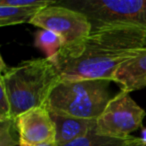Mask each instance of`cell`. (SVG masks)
I'll use <instances>...</instances> for the list:
<instances>
[{"mask_svg": "<svg viewBox=\"0 0 146 146\" xmlns=\"http://www.w3.org/2000/svg\"><path fill=\"white\" fill-rule=\"evenodd\" d=\"M30 24L52 31L62 39V48L75 46L92 32V24L84 13L58 3L40 10Z\"/></svg>", "mask_w": 146, "mask_h": 146, "instance_id": "cell-5", "label": "cell"}, {"mask_svg": "<svg viewBox=\"0 0 146 146\" xmlns=\"http://www.w3.org/2000/svg\"><path fill=\"white\" fill-rule=\"evenodd\" d=\"M1 96H0V119L1 118L10 117V103H9L8 95L3 84L0 83Z\"/></svg>", "mask_w": 146, "mask_h": 146, "instance_id": "cell-15", "label": "cell"}, {"mask_svg": "<svg viewBox=\"0 0 146 146\" xmlns=\"http://www.w3.org/2000/svg\"><path fill=\"white\" fill-rule=\"evenodd\" d=\"M140 141L142 144L146 145V127H142L141 129V134H140Z\"/></svg>", "mask_w": 146, "mask_h": 146, "instance_id": "cell-16", "label": "cell"}, {"mask_svg": "<svg viewBox=\"0 0 146 146\" xmlns=\"http://www.w3.org/2000/svg\"><path fill=\"white\" fill-rule=\"evenodd\" d=\"M113 81L128 93L146 87V47L117 69Z\"/></svg>", "mask_w": 146, "mask_h": 146, "instance_id": "cell-8", "label": "cell"}, {"mask_svg": "<svg viewBox=\"0 0 146 146\" xmlns=\"http://www.w3.org/2000/svg\"><path fill=\"white\" fill-rule=\"evenodd\" d=\"M133 146H146V145H144V144H142V143H141V141H140V142H138L137 144H135V145H133Z\"/></svg>", "mask_w": 146, "mask_h": 146, "instance_id": "cell-18", "label": "cell"}, {"mask_svg": "<svg viewBox=\"0 0 146 146\" xmlns=\"http://www.w3.org/2000/svg\"><path fill=\"white\" fill-rule=\"evenodd\" d=\"M146 47V29L108 25L93 29L75 46L62 48L49 60L60 80L103 79L113 81L117 69Z\"/></svg>", "mask_w": 146, "mask_h": 146, "instance_id": "cell-1", "label": "cell"}, {"mask_svg": "<svg viewBox=\"0 0 146 146\" xmlns=\"http://www.w3.org/2000/svg\"><path fill=\"white\" fill-rule=\"evenodd\" d=\"M59 80L54 64L46 57L23 61L1 72L0 83L8 95L11 117L46 106L49 94Z\"/></svg>", "mask_w": 146, "mask_h": 146, "instance_id": "cell-2", "label": "cell"}, {"mask_svg": "<svg viewBox=\"0 0 146 146\" xmlns=\"http://www.w3.org/2000/svg\"><path fill=\"white\" fill-rule=\"evenodd\" d=\"M146 112L130 93L121 91L111 98L96 120L97 133L117 139H128L130 134L142 127Z\"/></svg>", "mask_w": 146, "mask_h": 146, "instance_id": "cell-6", "label": "cell"}, {"mask_svg": "<svg viewBox=\"0 0 146 146\" xmlns=\"http://www.w3.org/2000/svg\"><path fill=\"white\" fill-rule=\"evenodd\" d=\"M19 135L17 119L6 117L0 119V146H19Z\"/></svg>", "mask_w": 146, "mask_h": 146, "instance_id": "cell-13", "label": "cell"}, {"mask_svg": "<svg viewBox=\"0 0 146 146\" xmlns=\"http://www.w3.org/2000/svg\"><path fill=\"white\" fill-rule=\"evenodd\" d=\"M50 114L56 131L55 142L58 146L84 137L96 128L97 119H83L52 112Z\"/></svg>", "mask_w": 146, "mask_h": 146, "instance_id": "cell-9", "label": "cell"}, {"mask_svg": "<svg viewBox=\"0 0 146 146\" xmlns=\"http://www.w3.org/2000/svg\"><path fill=\"white\" fill-rule=\"evenodd\" d=\"M16 119L20 144L37 145L55 142L56 131L54 122L46 106L28 110Z\"/></svg>", "mask_w": 146, "mask_h": 146, "instance_id": "cell-7", "label": "cell"}, {"mask_svg": "<svg viewBox=\"0 0 146 146\" xmlns=\"http://www.w3.org/2000/svg\"><path fill=\"white\" fill-rule=\"evenodd\" d=\"M109 84L103 79L59 80L49 94L46 108L52 113L96 120L112 98Z\"/></svg>", "mask_w": 146, "mask_h": 146, "instance_id": "cell-3", "label": "cell"}, {"mask_svg": "<svg viewBox=\"0 0 146 146\" xmlns=\"http://www.w3.org/2000/svg\"><path fill=\"white\" fill-rule=\"evenodd\" d=\"M138 142H140L139 137L132 136L128 139H117L97 133L95 128L84 137L59 146H133Z\"/></svg>", "mask_w": 146, "mask_h": 146, "instance_id": "cell-10", "label": "cell"}, {"mask_svg": "<svg viewBox=\"0 0 146 146\" xmlns=\"http://www.w3.org/2000/svg\"><path fill=\"white\" fill-rule=\"evenodd\" d=\"M40 10L22 8L10 5H0V26L31 23L36 14Z\"/></svg>", "mask_w": 146, "mask_h": 146, "instance_id": "cell-11", "label": "cell"}, {"mask_svg": "<svg viewBox=\"0 0 146 146\" xmlns=\"http://www.w3.org/2000/svg\"><path fill=\"white\" fill-rule=\"evenodd\" d=\"M59 3L84 13L93 29L108 25L146 29V0H70Z\"/></svg>", "mask_w": 146, "mask_h": 146, "instance_id": "cell-4", "label": "cell"}, {"mask_svg": "<svg viewBox=\"0 0 146 146\" xmlns=\"http://www.w3.org/2000/svg\"><path fill=\"white\" fill-rule=\"evenodd\" d=\"M34 45L45 53L46 58H53L62 49V39L52 31L40 29L36 32Z\"/></svg>", "mask_w": 146, "mask_h": 146, "instance_id": "cell-12", "label": "cell"}, {"mask_svg": "<svg viewBox=\"0 0 146 146\" xmlns=\"http://www.w3.org/2000/svg\"><path fill=\"white\" fill-rule=\"evenodd\" d=\"M19 146H57L55 142L52 143H43V144H37V145H26V144H20Z\"/></svg>", "mask_w": 146, "mask_h": 146, "instance_id": "cell-17", "label": "cell"}, {"mask_svg": "<svg viewBox=\"0 0 146 146\" xmlns=\"http://www.w3.org/2000/svg\"><path fill=\"white\" fill-rule=\"evenodd\" d=\"M56 3H58V1L55 0H1L0 1V5H10V6L37 9V10H42Z\"/></svg>", "mask_w": 146, "mask_h": 146, "instance_id": "cell-14", "label": "cell"}]
</instances>
